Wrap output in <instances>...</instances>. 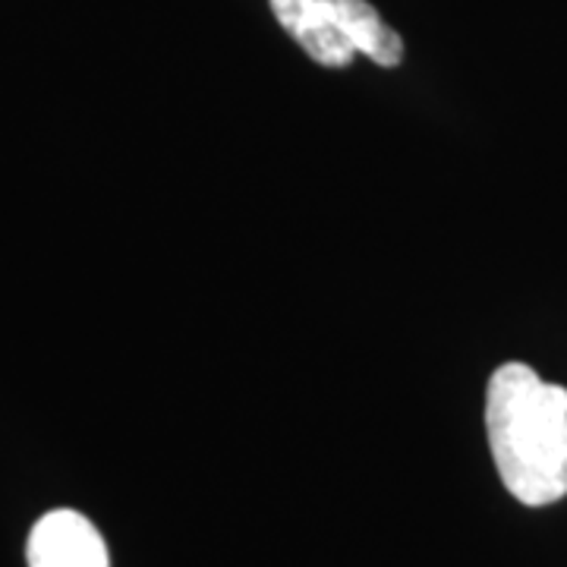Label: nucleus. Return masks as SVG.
Returning a JSON list of instances; mask_svg holds the SVG:
<instances>
[{"mask_svg": "<svg viewBox=\"0 0 567 567\" xmlns=\"http://www.w3.org/2000/svg\"><path fill=\"white\" fill-rule=\"evenodd\" d=\"M275 20L319 66L344 70L357 58L328 0H268Z\"/></svg>", "mask_w": 567, "mask_h": 567, "instance_id": "nucleus-3", "label": "nucleus"}, {"mask_svg": "<svg viewBox=\"0 0 567 567\" xmlns=\"http://www.w3.org/2000/svg\"><path fill=\"white\" fill-rule=\"evenodd\" d=\"M29 567H111L102 533L80 511H51L29 533Z\"/></svg>", "mask_w": 567, "mask_h": 567, "instance_id": "nucleus-2", "label": "nucleus"}, {"mask_svg": "<svg viewBox=\"0 0 567 567\" xmlns=\"http://www.w3.org/2000/svg\"><path fill=\"white\" fill-rule=\"evenodd\" d=\"M486 432L495 470L520 505L546 507L565 498V385H551L527 363H502L488 379Z\"/></svg>", "mask_w": 567, "mask_h": 567, "instance_id": "nucleus-1", "label": "nucleus"}, {"mask_svg": "<svg viewBox=\"0 0 567 567\" xmlns=\"http://www.w3.org/2000/svg\"><path fill=\"white\" fill-rule=\"evenodd\" d=\"M328 3L347 41L357 48V54H365L369 61L385 70H394L404 61V41L369 0H328Z\"/></svg>", "mask_w": 567, "mask_h": 567, "instance_id": "nucleus-4", "label": "nucleus"}]
</instances>
